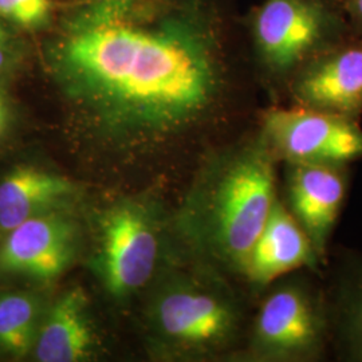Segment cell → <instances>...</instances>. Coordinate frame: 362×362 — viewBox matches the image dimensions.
I'll use <instances>...</instances> for the list:
<instances>
[{"mask_svg": "<svg viewBox=\"0 0 362 362\" xmlns=\"http://www.w3.org/2000/svg\"><path fill=\"white\" fill-rule=\"evenodd\" d=\"M49 26L45 66L91 136L160 143L226 103L230 30L214 0H64Z\"/></svg>", "mask_w": 362, "mask_h": 362, "instance_id": "obj_1", "label": "cell"}, {"mask_svg": "<svg viewBox=\"0 0 362 362\" xmlns=\"http://www.w3.org/2000/svg\"><path fill=\"white\" fill-rule=\"evenodd\" d=\"M276 160L258 137L220 160L200 204L199 233L209 252L236 272L246 270L276 199Z\"/></svg>", "mask_w": 362, "mask_h": 362, "instance_id": "obj_2", "label": "cell"}, {"mask_svg": "<svg viewBox=\"0 0 362 362\" xmlns=\"http://www.w3.org/2000/svg\"><path fill=\"white\" fill-rule=\"evenodd\" d=\"M247 31L262 74L285 91L303 66L351 33L342 0H263Z\"/></svg>", "mask_w": 362, "mask_h": 362, "instance_id": "obj_3", "label": "cell"}, {"mask_svg": "<svg viewBox=\"0 0 362 362\" xmlns=\"http://www.w3.org/2000/svg\"><path fill=\"white\" fill-rule=\"evenodd\" d=\"M259 308L250 354L263 362H315L326 356L330 338L327 296L308 275L276 281Z\"/></svg>", "mask_w": 362, "mask_h": 362, "instance_id": "obj_4", "label": "cell"}, {"mask_svg": "<svg viewBox=\"0 0 362 362\" xmlns=\"http://www.w3.org/2000/svg\"><path fill=\"white\" fill-rule=\"evenodd\" d=\"M259 136L276 161L349 165L362 158L360 121L299 106H272Z\"/></svg>", "mask_w": 362, "mask_h": 362, "instance_id": "obj_5", "label": "cell"}, {"mask_svg": "<svg viewBox=\"0 0 362 362\" xmlns=\"http://www.w3.org/2000/svg\"><path fill=\"white\" fill-rule=\"evenodd\" d=\"M293 106L360 121L362 116V34L350 33L303 66L285 91Z\"/></svg>", "mask_w": 362, "mask_h": 362, "instance_id": "obj_6", "label": "cell"}, {"mask_svg": "<svg viewBox=\"0 0 362 362\" xmlns=\"http://www.w3.org/2000/svg\"><path fill=\"white\" fill-rule=\"evenodd\" d=\"M100 270L110 294L124 297L143 287L155 270L158 240L143 208L119 204L105 215Z\"/></svg>", "mask_w": 362, "mask_h": 362, "instance_id": "obj_7", "label": "cell"}, {"mask_svg": "<svg viewBox=\"0 0 362 362\" xmlns=\"http://www.w3.org/2000/svg\"><path fill=\"white\" fill-rule=\"evenodd\" d=\"M158 324L181 346L200 353L224 349L238 332L239 314L228 298L202 286H182L163 298Z\"/></svg>", "mask_w": 362, "mask_h": 362, "instance_id": "obj_8", "label": "cell"}, {"mask_svg": "<svg viewBox=\"0 0 362 362\" xmlns=\"http://www.w3.org/2000/svg\"><path fill=\"white\" fill-rule=\"evenodd\" d=\"M286 207L309 236L321 263L348 194L346 165L285 163Z\"/></svg>", "mask_w": 362, "mask_h": 362, "instance_id": "obj_9", "label": "cell"}, {"mask_svg": "<svg viewBox=\"0 0 362 362\" xmlns=\"http://www.w3.org/2000/svg\"><path fill=\"white\" fill-rule=\"evenodd\" d=\"M76 239L70 220L52 212L35 215L8 231L0 247V270L52 279L71 262Z\"/></svg>", "mask_w": 362, "mask_h": 362, "instance_id": "obj_10", "label": "cell"}, {"mask_svg": "<svg viewBox=\"0 0 362 362\" xmlns=\"http://www.w3.org/2000/svg\"><path fill=\"white\" fill-rule=\"evenodd\" d=\"M321 266L309 236L286 207L284 199L276 196L248 257L245 275L254 285L264 287L298 270L318 274Z\"/></svg>", "mask_w": 362, "mask_h": 362, "instance_id": "obj_11", "label": "cell"}, {"mask_svg": "<svg viewBox=\"0 0 362 362\" xmlns=\"http://www.w3.org/2000/svg\"><path fill=\"white\" fill-rule=\"evenodd\" d=\"M94 346L88 315V299L81 288L59 298L42 324L35 339V356L40 362L85 360Z\"/></svg>", "mask_w": 362, "mask_h": 362, "instance_id": "obj_12", "label": "cell"}, {"mask_svg": "<svg viewBox=\"0 0 362 362\" xmlns=\"http://www.w3.org/2000/svg\"><path fill=\"white\" fill-rule=\"evenodd\" d=\"M74 187L58 175L34 167H19L0 181V230L16 226L62 203Z\"/></svg>", "mask_w": 362, "mask_h": 362, "instance_id": "obj_13", "label": "cell"}, {"mask_svg": "<svg viewBox=\"0 0 362 362\" xmlns=\"http://www.w3.org/2000/svg\"><path fill=\"white\" fill-rule=\"evenodd\" d=\"M330 338L338 356L362 362V260H354L339 272L330 297Z\"/></svg>", "mask_w": 362, "mask_h": 362, "instance_id": "obj_14", "label": "cell"}, {"mask_svg": "<svg viewBox=\"0 0 362 362\" xmlns=\"http://www.w3.org/2000/svg\"><path fill=\"white\" fill-rule=\"evenodd\" d=\"M38 303L27 294L0 297V348L13 357L26 356L35 342Z\"/></svg>", "mask_w": 362, "mask_h": 362, "instance_id": "obj_15", "label": "cell"}, {"mask_svg": "<svg viewBox=\"0 0 362 362\" xmlns=\"http://www.w3.org/2000/svg\"><path fill=\"white\" fill-rule=\"evenodd\" d=\"M25 28H37L50 23L57 4L52 0H16Z\"/></svg>", "mask_w": 362, "mask_h": 362, "instance_id": "obj_16", "label": "cell"}, {"mask_svg": "<svg viewBox=\"0 0 362 362\" xmlns=\"http://www.w3.org/2000/svg\"><path fill=\"white\" fill-rule=\"evenodd\" d=\"M350 30L362 34V0H342Z\"/></svg>", "mask_w": 362, "mask_h": 362, "instance_id": "obj_17", "label": "cell"}, {"mask_svg": "<svg viewBox=\"0 0 362 362\" xmlns=\"http://www.w3.org/2000/svg\"><path fill=\"white\" fill-rule=\"evenodd\" d=\"M0 16L22 27L23 19L16 0H0Z\"/></svg>", "mask_w": 362, "mask_h": 362, "instance_id": "obj_18", "label": "cell"}, {"mask_svg": "<svg viewBox=\"0 0 362 362\" xmlns=\"http://www.w3.org/2000/svg\"><path fill=\"white\" fill-rule=\"evenodd\" d=\"M11 54V40L7 31L0 25V70H3Z\"/></svg>", "mask_w": 362, "mask_h": 362, "instance_id": "obj_19", "label": "cell"}, {"mask_svg": "<svg viewBox=\"0 0 362 362\" xmlns=\"http://www.w3.org/2000/svg\"><path fill=\"white\" fill-rule=\"evenodd\" d=\"M7 119H8V103H7L6 93L0 88V139L6 129Z\"/></svg>", "mask_w": 362, "mask_h": 362, "instance_id": "obj_20", "label": "cell"}]
</instances>
